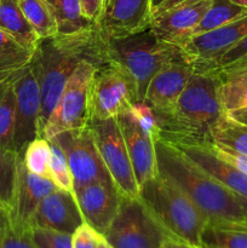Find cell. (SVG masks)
<instances>
[{
	"label": "cell",
	"mask_w": 247,
	"mask_h": 248,
	"mask_svg": "<svg viewBox=\"0 0 247 248\" xmlns=\"http://www.w3.org/2000/svg\"><path fill=\"white\" fill-rule=\"evenodd\" d=\"M29 236L38 248H73L72 235L43 228H31Z\"/></svg>",
	"instance_id": "34"
},
{
	"label": "cell",
	"mask_w": 247,
	"mask_h": 248,
	"mask_svg": "<svg viewBox=\"0 0 247 248\" xmlns=\"http://www.w3.org/2000/svg\"><path fill=\"white\" fill-rule=\"evenodd\" d=\"M237 199H239L240 203H241L242 210H244V213H245V218H246V222H247V198L246 196L237 195Z\"/></svg>",
	"instance_id": "45"
},
{
	"label": "cell",
	"mask_w": 247,
	"mask_h": 248,
	"mask_svg": "<svg viewBox=\"0 0 247 248\" xmlns=\"http://www.w3.org/2000/svg\"><path fill=\"white\" fill-rule=\"evenodd\" d=\"M7 222H9L7 212H5V211L0 210V229H2V228H4L5 225L7 224Z\"/></svg>",
	"instance_id": "44"
},
{
	"label": "cell",
	"mask_w": 247,
	"mask_h": 248,
	"mask_svg": "<svg viewBox=\"0 0 247 248\" xmlns=\"http://www.w3.org/2000/svg\"><path fill=\"white\" fill-rule=\"evenodd\" d=\"M211 0H201L194 4L172 7L162 14L153 16L150 28L159 39L182 48L193 36Z\"/></svg>",
	"instance_id": "19"
},
{
	"label": "cell",
	"mask_w": 247,
	"mask_h": 248,
	"mask_svg": "<svg viewBox=\"0 0 247 248\" xmlns=\"http://www.w3.org/2000/svg\"><path fill=\"white\" fill-rule=\"evenodd\" d=\"M1 248H38L31 241L29 232H18L7 224L1 230Z\"/></svg>",
	"instance_id": "35"
},
{
	"label": "cell",
	"mask_w": 247,
	"mask_h": 248,
	"mask_svg": "<svg viewBox=\"0 0 247 248\" xmlns=\"http://www.w3.org/2000/svg\"><path fill=\"white\" fill-rule=\"evenodd\" d=\"M85 223L75 194L57 189L41 200L31 220V228H43L72 235Z\"/></svg>",
	"instance_id": "18"
},
{
	"label": "cell",
	"mask_w": 247,
	"mask_h": 248,
	"mask_svg": "<svg viewBox=\"0 0 247 248\" xmlns=\"http://www.w3.org/2000/svg\"><path fill=\"white\" fill-rule=\"evenodd\" d=\"M128 114L132 116L138 126L154 140L161 138V126L159 118L150 104L145 101H137L127 109Z\"/></svg>",
	"instance_id": "33"
},
{
	"label": "cell",
	"mask_w": 247,
	"mask_h": 248,
	"mask_svg": "<svg viewBox=\"0 0 247 248\" xmlns=\"http://www.w3.org/2000/svg\"><path fill=\"white\" fill-rule=\"evenodd\" d=\"M195 72V64L185 57L172 61L154 75L145 91L144 101L157 115L169 113Z\"/></svg>",
	"instance_id": "16"
},
{
	"label": "cell",
	"mask_w": 247,
	"mask_h": 248,
	"mask_svg": "<svg viewBox=\"0 0 247 248\" xmlns=\"http://www.w3.org/2000/svg\"><path fill=\"white\" fill-rule=\"evenodd\" d=\"M0 210H1V211H5V212H7L6 207H5V206H4V203H2L1 201H0Z\"/></svg>",
	"instance_id": "49"
},
{
	"label": "cell",
	"mask_w": 247,
	"mask_h": 248,
	"mask_svg": "<svg viewBox=\"0 0 247 248\" xmlns=\"http://www.w3.org/2000/svg\"><path fill=\"white\" fill-rule=\"evenodd\" d=\"M242 61H247V36L242 39L241 41L236 44L235 46H232L228 52H225L222 57L218 60V62L216 63L215 67L210 70L215 69H220V68H224L227 65L234 64V63L242 62Z\"/></svg>",
	"instance_id": "37"
},
{
	"label": "cell",
	"mask_w": 247,
	"mask_h": 248,
	"mask_svg": "<svg viewBox=\"0 0 247 248\" xmlns=\"http://www.w3.org/2000/svg\"><path fill=\"white\" fill-rule=\"evenodd\" d=\"M155 150L160 173L169 177L190 198L210 224L247 223L237 194L208 176L169 140H155Z\"/></svg>",
	"instance_id": "2"
},
{
	"label": "cell",
	"mask_w": 247,
	"mask_h": 248,
	"mask_svg": "<svg viewBox=\"0 0 247 248\" xmlns=\"http://www.w3.org/2000/svg\"><path fill=\"white\" fill-rule=\"evenodd\" d=\"M98 248H113V247H111L110 245H109L108 242H107L106 240H104V237L102 236L101 241H99V244H98Z\"/></svg>",
	"instance_id": "47"
},
{
	"label": "cell",
	"mask_w": 247,
	"mask_h": 248,
	"mask_svg": "<svg viewBox=\"0 0 247 248\" xmlns=\"http://www.w3.org/2000/svg\"><path fill=\"white\" fill-rule=\"evenodd\" d=\"M201 1V0H165L159 7L153 11L152 17L153 16H156V15L162 14V12L167 11V10L172 9V7H176V6H181V5H188V4H194V2H198Z\"/></svg>",
	"instance_id": "40"
},
{
	"label": "cell",
	"mask_w": 247,
	"mask_h": 248,
	"mask_svg": "<svg viewBox=\"0 0 247 248\" xmlns=\"http://www.w3.org/2000/svg\"><path fill=\"white\" fill-rule=\"evenodd\" d=\"M1 230L2 229H0V248H1Z\"/></svg>",
	"instance_id": "50"
},
{
	"label": "cell",
	"mask_w": 247,
	"mask_h": 248,
	"mask_svg": "<svg viewBox=\"0 0 247 248\" xmlns=\"http://www.w3.org/2000/svg\"><path fill=\"white\" fill-rule=\"evenodd\" d=\"M137 101L135 82L123 68L109 61L97 67L90 90L91 121L118 118Z\"/></svg>",
	"instance_id": "8"
},
{
	"label": "cell",
	"mask_w": 247,
	"mask_h": 248,
	"mask_svg": "<svg viewBox=\"0 0 247 248\" xmlns=\"http://www.w3.org/2000/svg\"><path fill=\"white\" fill-rule=\"evenodd\" d=\"M58 27V34H74L96 24L82 15L79 0H46Z\"/></svg>",
	"instance_id": "25"
},
{
	"label": "cell",
	"mask_w": 247,
	"mask_h": 248,
	"mask_svg": "<svg viewBox=\"0 0 247 248\" xmlns=\"http://www.w3.org/2000/svg\"><path fill=\"white\" fill-rule=\"evenodd\" d=\"M51 160H50V179L57 186L58 189L74 194V182L67 156L62 148L50 140Z\"/></svg>",
	"instance_id": "32"
},
{
	"label": "cell",
	"mask_w": 247,
	"mask_h": 248,
	"mask_svg": "<svg viewBox=\"0 0 247 248\" xmlns=\"http://www.w3.org/2000/svg\"><path fill=\"white\" fill-rule=\"evenodd\" d=\"M18 73L0 79V148L9 150H14L15 111H16L15 80Z\"/></svg>",
	"instance_id": "23"
},
{
	"label": "cell",
	"mask_w": 247,
	"mask_h": 248,
	"mask_svg": "<svg viewBox=\"0 0 247 248\" xmlns=\"http://www.w3.org/2000/svg\"><path fill=\"white\" fill-rule=\"evenodd\" d=\"M85 223L103 235L110 227L123 201L113 181H98L75 190Z\"/></svg>",
	"instance_id": "15"
},
{
	"label": "cell",
	"mask_w": 247,
	"mask_h": 248,
	"mask_svg": "<svg viewBox=\"0 0 247 248\" xmlns=\"http://www.w3.org/2000/svg\"><path fill=\"white\" fill-rule=\"evenodd\" d=\"M90 127L104 166L119 193L125 199H137L139 196V186L136 181L118 119L91 121Z\"/></svg>",
	"instance_id": "9"
},
{
	"label": "cell",
	"mask_w": 247,
	"mask_h": 248,
	"mask_svg": "<svg viewBox=\"0 0 247 248\" xmlns=\"http://www.w3.org/2000/svg\"><path fill=\"white\" fill-rule=\"evenodd\" d=\"M16 111H15L14 150L22 154L29 142L38 137L41 110L40 86L31 65L23 68L15 80Z\"/></svg>",
	"instance_id": "11"
},
{
	"label": "cell",
	"mask_w": 247,
	"mask_h": 248,
	"mask_svg": "<svg viewBox=\"0 0 247 248\" xmlns=\"http://www.w3.org/2000/svg\"><path fill=\"white\" fill-rule=\"evenodd\" d=\"M84 60L104 62L101 38L96 27L79 33L57 34L39 40L31 61L41 94L38 137L43 136L46 121L55 108L65 82Z\"/></svg>",
	"instance_id": "1"
},
{
	"label": "cell",
	"mask_w": 247,
	"mask_h": 248,
	"mask_svg": "<svg viewBox=\"0 0 247 248\" xmlns=\"http://www.w3.org/2000/svg\"><path fill=\"white\" fill-rule=\"evenodd\" d=\"M150 1H152V14H153V11H154L156 7H159L165 0H150Z\"/></svg>",
	"instance_id": "46"
},
{
	"label": "cell",
	"mask_w": 247,
	"mask_h": 248,
	"mask_svg": "<svg viewBox=\"0 0 247 248\" xmlns=\"http://www.w3.org/2000/svg\"><path fill=\"white\" fill-rule=\"evenodd\" d=\"M244 69H247V61L234 63V64L227 65V67L220 68V69H215V70H244Z\"/></svg>",
	"instance_id": "43"
},
{
	"label": "cell",
	"mask_w": 247,
	"mask_h": 248,
	"mask_svg": "<svg viewBox=\"0 0 247 248\" xmlns=\"http://www.w3.org/2000/svg\"><path fill=\"white\" fill-rule=\"evenodd\" d=\"M219 79V98L225 113L247 107V69L216 70Z\"/></svg>",
	"instance_id": "22"
},
{
	"label": "cell",
	"mask_w": 247,
	"mask_h": 248,
	"mask_svg": "<svg viewBox=\"0 0 247 248\" xmlns=\"http://www.w3.org/2000/svg\"><path fill=\"white\" fill-rule=\"evenodd\" d=\"M24 17L39 39L58 34V27L46 0H17Z\"/></svg>",
	"instance_id": "29"
},
{
	"label": "cell",
	"mask_w": 247,
	"mask_h": 248,
	"mask_svg": "<svg viewBox=\"0 0 247 248\" xmlns=\"http://www.w3.org/2000/svg\"><path fill=\"white\" fill-rule=\"evenodd\" d=\"M33 52L0 29V79L11 77L31 63Z\"/></svg>",
	"instance_id": "28"
},
{
	"label": "cell",
	"mask_w": 247,
	"mask_h": 248,
	"mask_svg": "<svg viewBox=\"0 0 247 248\" xmlns=\"http://www.w3.org/2000/svg\"><path fill=\"white\" fill-rule=\"evenodd\" d=\"M211 147H212L213 152L220 157V159L225 160L227 162L232 164V166L236 167L239 171L245 173L247 176V155L240 154V153L230 150L228 148L223 147V145L216 144V143L211 142Z\"/></svg>",
	"instance_id": "38"
},
{
	"label": "cell",
	"mask_w": 247,
	"mask_h": 248,
	"mask_svg": "<svg viewBox=\"0 0 247 248\" xmlns=\"http://www.w3.org/2000/svg\"><path fill=\"white\" fill-rule=\"evenodd\" d=\"M102 236L113 248H161L169 235L139 198H123L115 218Z\"/></svg>",
	"instance_id": "7"
},
{
	"label": "cell",
	"mask_w": 247,
	"mask_h": 248,
	"mask_svg": "<svg viewBox=\"0 0 247 248\" xmlns=\"http://www.w3.org/2000/svg\"><path fill=\"white\" fill-rule=\"evenodd\" d=\"M101 48L104 61L118 64L132 78L138 101H144L148 85L159 70L184 57L181 47L157 38L150 26L120 38H101Z\"/></svg>",
	"instance_id": "4"
},
{
	"label": "cell",
	"mask_w": 247,
	"mask_h": 248,
	"mask_svg": "<svg viewBox=\"0 0 247 248\" xmlns=\"http://www.w3.org/2000/svg\"><path fill=\"white\" fill-rule=\"evenodd\" d=\"M232 1H234L235 4L240 5V6L245 7V9H247V0H232Z\"/></svg>",
	"instance_id": "48"
},
{
	"label": "cell",
	"mask_w": 247,
	"mask_h": 248,
	"mask_svg": "<svg viewBox=\"0 0 247 248\" xmlns=\"http://www.w3.org/2000/svg\"><path fill=\"white\" fill-rule=\"evenodd\" d=\"M202 248H247V223L210 224L201 234Z\"/></svg>",
	"instance_id": "26"
},
{
	"label": "cell",
	"mask_w": 247,
	"mask_h": 248,
	"mask_svg": "<svg viewBox=\"0 0 247 248\" xmlns=\"http://www.w3.org/2000/svg\"><path fill=\"white\" fill-rule=\"evenodd\" d=\"M81 6L82 15L89 19L90 22L96 24L101 16L103 0H79Z\"/></svg>",
	"instance_id": "39"
},
{
	"label": "cell",
	"mask_w": 247,
	"mask_h": 248,
	"mask_svg": "<svg viewBox=\"0 0 247 248\" xmlns=\"http://www.w3.org/2000/svg\"><path fill=\"white\" fill-rule=\"evenodd\" d=\"M150 21V0H103L96 28L101 38H120L148 28Z\"/></svg>",
	"instance_id": "14"
},
{
	"label": "cell",
	"mask_w": 247,
	"mask_h": 248,
	"mask_svg": "<svg viewBox=\"0 0 247 248\" xmlns=\"http://www.w3.org/2000/svg\"><path fill=\"white\" fill-rule=\"evenodd\" d=\"M161 248H202L200 246H195V245L188 244L182 240L174 239V237H166L165 241L162 242Z\"/></svg>",
	"instance_id": "41"
},
{
	"label": "cell",
	"mask_w": 247,
	"mask_h": 248,
	"mask_svg": "<svg viewBox=\"0 0 247 248\" xmlns=\"http://www.w3.org/2000/svg\"><path fill=\"white\" fill-rule=\"evenodd\" d=\"M101 63L84 60L77 64L65 82L64 89L51 111L41 137L50 140L70 130L86 127L91 123L90 90L92 78Z\"/></svg>",
	"instance_id": "6"
},
{
	"label": "cell",
	"mask_w": 247,
	"mask_h": 248,
	"mask_svg": "<svg viewBox=\"0 0 247 248\" xmlns=\"http://www.w3.org/2000/svg\"><path fill=\"white\" fill-rule=\"evenodd\" d=\"M102 235L90 227L87 223H82L72 234L73 248H98Z\"/></svg>",
	"instance_id": "36"
},
{
	"label": "cell",
	"mask_w": 247,
	"mask_h": 248,
	"mask_svg": "<svg viewBox=\"0 0 247 248\" xmlns=\"http://www.w3.org/2000/svg\"><path fill=\"white\" fill-rule=\"evenodd\" d=\"M63 149L69 164L75 190L98 181H111L97 149L91 127L65 131L51 138Z\"/></svg>",
	"instance_id": "10"
},
{
	"label": "cell",
	"mask_w": 247,
	"mask_h": 248,
	"mask_svg": "<svg viewBox=\"0 0 247 248\" xmlns=\"http://www.w3.org/2000/svg\"><path fill=\"white\" fill-rule=\"evenodd\" d=\"M176 145L190 161L208 176L232 193L247 198V176L225 160L220 159L211 147V142H170Z\"/></svg>",
	"instance_id": "17"
},
{
	"label": "cell",
	"mask_w": 247,
	"mask_h": 248,
	"mask_svg": "<svg viewBox=\"0 0 247 248\" xmlns=\"http://www.w3.org/2000/svg\"><path fill=\"white\" fill-rule=\"evenodd\" d=\"M223 113L217 72L196 69L171 110L156 114L161 138L169 142H211V126Z\"/></svg>",
	"instance_id": "3"
},
{
	"label": "cell",
	"mask_w": 247,
	"mask_h": 248,
	"mask_svg": "<svg viewBox=\"0 0 247 248\" xmlns=\"http://www.w3.org/2000/svg\"><path fill=\"white\" fill-rule=\"evenodd\" d=\"M57 189L51 179L31 173L19 154L14 199L7 212L10 225L18 232H29L31 217L39 203Z\"/></svg>",
	"instance_id": "13"
},
{
	"label": "cell",
	"mask_w": 247,
	"mask_h": 248,
	"mask_svg": "<svg viewBox=\"0 0 247 248\" xmlns=\"http://www.w3.org/2000/svg\"><path fill=\"white\" fill-rule=\"evenodd\" d=\"M211 142L247 155V125L223 113L210 128Z\"/></svg>",
	"instance_id": "24"
},
{
	"label": "cell",
	"mask_w": 247,
	"mask_h": 248,
	"mask_svg": "<svg viewBox=\"0 0 247 248\" xmlns=\"http://www.w3.org/2000/svg\"><path fill=\"white\" fill-rule=\"evenodd\" d=\"M21 155L24 166L31 173L50 179V140L43 137H36L35 140L28 143Z\"/></svg>",
	"instance_id": "30"
},
{
	"label": "cell",
	"mask_w": 247,
	"mask_h": 248,
	"mask_svg": "<svg viewBox=\"0 0 247 248\" xmlns=\"http://www.w3.org/2000/svg\"><path fill=\"white\" fill-rule=\"evenodd\" d=\"M19 154L14 150L0 148V201L7 212L14 199Z\"/></svg>",
	"instance_id": "31"
},
{
	"label": "cell",
	"mask_w": 247,
	"mask_h": 248,
	"mask_svg": "<svg viewBox=\"0 0 247 248\" xmlns=\"http://www.w3.org/2000/svg\"><path fill=\"white\" fill-rule=\"evenodd\" d=\"M138 198L170 237L201 247V234L207 219L169 177L159 172L140 186Z\"/></svg>",
	"instance_id": "5"
},
{
	"label": "cell",
	"mask_w": 247,
	"mask_h": 248,
	"mask_svg": "<svg viewBox=\"0 0 247 248\" xmlns=\"http://www.w3.org/2000/svg\"><path fill=\"white\" fill-rule=\"evenodd\" d=\"M228 115L230 116L234 120L239 121V123L244 124V125H247V107L246 108H241V109H236V110H232L227 113Z\"/></svg>",
	"instance_id": "42"
},
{
	"label": "cell",
	"mask_w": 247,
	"mask_h": 248,
	"mask_svg": "<svg viewBox=\"0 0 247 248\" xmlns=\"http://www.w3.org/2000/svg\"><path fill=\"white\" fill-rule=\"evenodd\" d=\"M118 123L125 140L138 186L159 174L155 140L136 124L127 110L118 116Z\"/></svg>",
	"instance_id": "20"
},
{
	"label": "cell",
	"mask_w": 247,
	"mask_h": 248,
	"mask_svg": "<svg viewBox=\"0 0 247 248\" xmlns=\"http://www.w3.org/2000/svg\"><path fill=\"white\" fill-rule=\"evenodd\" d=\"M246 15L247 9L235 4L232 0H211L210 6L194 31L193 36L219 28Z\"/></svg>",
	"instance_id": "27"
},
{
	"label": "cell",
	"mask_w": 247,
	"mask_h": 248,
	"mask_svg": "<svg viewBox=\"0 0 247 248\" xmlns=\"http://www.w3.org/2000/svg\"><path fill=\"white\" fill-rule=\"evenodd\" d=\"M247 36V15L217 29L189 39L182 51L199 70H210L220 57Z\"/></svg>",
	"instance_id": "12"
},
{
	"label": "cell",
	"mask_w": 247,
	"mask_h": 248,
	"mask_svg": "<svg viewBox=\"0 0 247 248\" xmlns=\"http://www.w3.org/2000/svg\"><path fill=\"white\" fill-rule=\"evenodd\" d=\"M0 29L33 53L40 40L24 17L17 0H0Z\"/></svg>",
	"instance_id": "21"
}]
</instances>
